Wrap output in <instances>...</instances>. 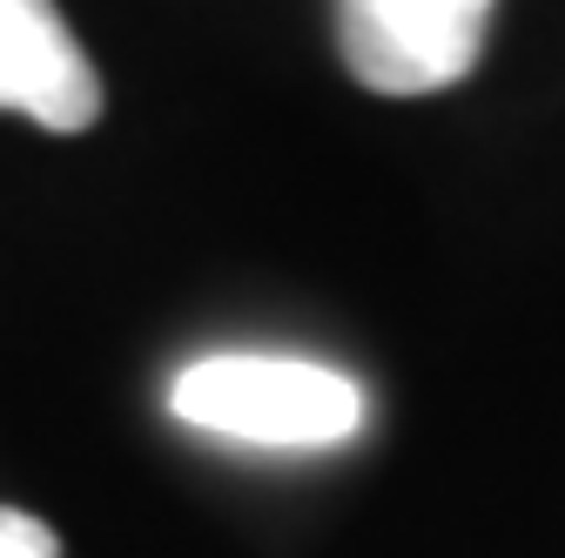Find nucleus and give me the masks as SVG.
I'll list each match as a JSON object with an SVG mask.
<instances>
[{"label": "nucleus", "instance_id": "nucleus-1", "mask_svg": "<svg viewBox=\"0 0 565 558\" xmlns=\"http://www.w3.org/2000/svg\"><path fill=\"white\" fill-rule=\"evenodd\" d=\"M169 410L189 431L230 438V444H269V451H330L364 431V384H350L330 364L310 357H195L169 384Z\"/></svg>", "mask_w": 565, "mask_h": 558}, {"label": "nucleus", "instance_id": "nucleus-2", "mask_svg": "<svg viewBox=\"0 0 565 558\" xmlns=\"http://www.w3.org/2000/svg\"><path fill=\"white\" fill-rule=\"evenodd\" d=\"M491 28V0H343L337 47L371 95H438L465 82Z\"/></svg>", "mask_w": 565, "mask_h": 558}, {"label": "nucleus", "instance_id": "nucleus-3", "mask_svg": "<svg viewBox=\"0 0 565 558\" xmlns=\"http://www.w3.org/2000/svg\"><path fill=\"white\" fill-rule=\"evenodd\" d=\"M0 108L54 135L102 121V75L54 0H0Z\"/></svg>", "mask_w": 565, "mask_h": 558}, {"label": "nucleus", "instance_id": "nucleus-4", "mask_svg": "<svg viewBox=\"0 0 565 558\" xmlns=\"http://www.w3.org/2000/svg\"><path fill=\"white\" fill-rule=\"evenodd\" d=\"M0 558H61V545H54V532L41 518L0 505Z\"/></svg>", "mask_w": 565, "mask_h": 558}]
</instances>
